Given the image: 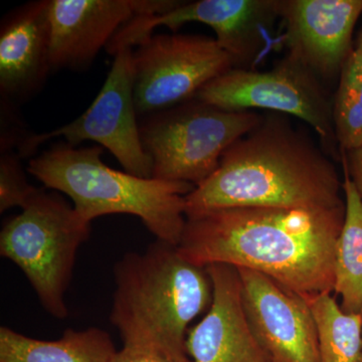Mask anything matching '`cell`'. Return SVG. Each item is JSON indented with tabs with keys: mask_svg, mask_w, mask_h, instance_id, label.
<instances>
[{
	"mask_svg": "<svg viewBox=\"0 0 362 362\" xmlns=\"http://www.w3.org/2000/svg\"><path fill=\"white\" fill-rule=\"evenodd\" d=\"M23 158L18 150L1 151L0 156V213L13 207L23 206L30 202L37 188L28 182Z\"/></svg>",
	"mask_w": 362,
	"mask_h": 362,
	"instance_id": "20",
	"label": "cell"
},
{
	"mask_svg": "<svg viewBox=\"0 0 362 362\" xmlns=\"http://www.w3.org/2000/svg\"><path fill=\"white\" fill-rule=\"evenodd\" d=\"M333 123L340 152L362 147V61L354 49L338 78L333 95Z\"/></svg>",
	"mask_w": 362,
	"mask_h": 362,
	"instance_id": "19",
	"label": "cell"
},
{
	"mask_svg": "<svg viewBox=\"0 0 362 362\" xmlns=\"http://www.w3.org/2000/svg\"><path fill=\"white\" fill-rule=\"evenodd\" d=\"M176 0H51L52 71H84L134 16H154Z\"/></svg>",
	"mask_w": 362,
	"mask_h": 362,
	"instance_id": "11",
	"label": "cell"
},
{
	"mask_svg": "<svg viewBox=\"0 0 362 362\" xmlns=\"http://www.w3.org/2000/svg\"><path fill=\"white\" fill-rule=\"evenodd\" d=\"M111 322L125 346L154 350L177 362L188 358V324L213 300L206 268L183 258L177 247L157 240L142 254L129 252L115 266Z\"/></svg>",
	"mask_w": 362,
	"mask_h": 362,
	"instance_id": "3",
	"label": "cell"
},
{
	"mask_svg": "<svg viewBox=\"0 0 362 362\" xmlns=\"http://www.w3.org/2000/svg\"><path fill=\"white\" fill-rule=\"evenodd\" d=\"M51 0H35L9 11L0 25V95L20 105L44 88L49 73Z\"/></svg>",
	"mask_w": 362,
	"mask_h": 362,
	"instance_id": "15",
	"label": "cell"
},
{
	"mask_svg": "<svg viewBox=\"0 0 362 362\" xmlns=\"http://www.w3.org/2000/svg\"><path fill=\"white\" fill-rule=\"evenodd\" d=\"M361 317H362V310L361 312ZM361 362H362V354H361Z\"/></svg>",
	"mask_w": 362,
	"mask_h": 362,
	"instance_id": "24",
	"label": "cell"
},
{
	"mask_svg": "<svg viewBox=\"0 0 362 362\" xmlns=\"http://www.w3.org/2000/svg\"><path fill=\"white\" fill-rule=\"evenodd\" d=\"M344 206L240 207L187 218L177 250L195 265L259 272L308 300L334 288Z\"/></svg>",
	"mask_w": 362,
	"mask_h": 362,
	"instance_id": "1",
	"label": "cell"
},
{
	"mask_svg": "<svg viewBox=\"0 0 362 362\" xmlns=\"http://www.w3.org/2000/svg\"><path fill=\"white\" fill-rule=\"evenodd\" d=\"M342 183L321 145L271 112L185 197V216L240 207L335 209L344 206Z\"/></svg>",
	"mask_w": 362,
	"mask_h": 362,
	"instance_id": "2",
	"label": "cell"
},
{
	"mask_svg": "<svg viewBox=\"0 0 362 362\" xmlns=\"http://www.w3.org/2000/svg\"><path fill=\"white\" fill-rule=\"evenodd\" d=\"M206 268L213 300L206 315L188 332L187 356L192 362H270L247 320L239 270L226 264Z\"/></svg>",
	"mask_w": 362,
	"mask_h": 362,
	"instance_id": "14",
	"label": "cell"
},
{
	"mask_svg": "<svg viewBox=\"0 0 362 362\" xmlns=\"http://www.w3.org/2000/svg\"><path fill=\"white\" fill-rule=\"evenodd\" d=\"M307 301L316 323L319 362H361V314L343 310L331 293Z\"/></svg>",
	"mask_w": 362,
	"mask_h": 362,
	"instance_id": "18",
	"label": "cell"
},
{
	"mask_svg": "<svg viewBox=\"0 0 362 362\" xmlns=\"http://www.w3.org/2000/svg\"><path fill=\"white\" fill-rule=\"evenodd\" d=\"M90 232V223L61 195L37 188L0 233V254L25 273L40 303L56 318L68 316L66 290L78 247Z\"/></svg>",
	"mask_w": 362,
	"mask_h": 362,
	"instance_id": "5",
	"label": "cell"
},
{
	"mask_svg": "<svg viewBox=\"0 0 362 362\" xmlns=\"http://www.w3.org/2000/svg\"><path fill=\"white\" fill-rule=\"evenodd\" d=\"M345 216L334 254V288L347 313L362 310V199L356 185L344 173Z\"/></svg>",
	"mask_w": 362,
	"mask_h": 362,
	"instance_id": "17",
	"label": "cell"
},
{
	"mask_svg": "<svg viewBox=\"0 0 362 362\" xmlns=\"http://www.w3.org/2000/svg\"><path fill=\"white\" fill-rule=\"evenodd\" d=\"M138 117L194 99L202 87L233 69L216 39L202 35H152L132 52Z\"/></svg>",
	"mask_w": 362,
	"mask_h": 362,
	"instance_id": "9",
	"label": "cell"
},
{
	"mask_svg": "<svg viewBox=\"0 0 362 362\" xmlns=\"http://www.w3.org/2000/svg\"><path fill=\"white\" fill-rule=\"evenodd\" d=\"M238 270L247 320L270 362H319L318 334L308 301L264 274Z\"/></svg>",
	"mask_w": 362,
	"mask_h": 362,
	"instance_id": "12",
	"label": "cell"
},
{
	"mask_svg": "<svg viewBox=\"0 0 362 362\" xmlns=\"http://www.w3.org/2000/svg\"><path fill=\"white\" fill-rule=\"evenodd\" d=\"M117 352L110 335L100 328L68 329L54 341L0 328V362H114Z\"/></svg>",
	"mask_w": 362,
	"mask_h": 362,
	"instance_id": "16",
	"label": "cell"
},
{
	"mask_svg": "<svg viewBox=\"0 0 362 362\" xmlns=\"http://www.w3.org/2000/svg\"><path fill=\"white\" fill-rule=\"evenodd\" d=\"M283 0H197L182 1L168 13L134 16L117 33L106 47L116 54L122 47H138L153 35L157 26L177 32L185 23H201L216 33L233 69L256 70L267 54L279 47L274 26L281 20Z\"/></svg>",
	"mask_w": 362,
	"mask_h": 362,
	"instance_id": "8",
	"label": "cell"
},
{
	"mask_svg": "<svg viewBox=\"0 0 362 362\" xmlns=\"http://www.w3.org/2000/svg\"><path fill=\"white\" fill-rule=\"evenodd\" d=\"M114 362H177L164 354L141 347L125 346L117 352Z\"/></svg>",
	"mask_w": 362,
	"mask_h": 362,
	"instance_id": "21",
	"label": "cell"
},
{
	"mask_svg": "<svg viewBox=\"0 0 362 362\" xmlns=\"http://www.w3.org/2000/svg\"><path fill=\"white\" fill-rule=\"evenodd\" d=\"M362 0H283L279 45L327 86L339 78L350 54Z\"/></svg>",
	"mask_w": 362,
	"mask_h": 362,
	"instance_id": "13",
	"label": "cell"
},
{
	"mask_svg": "<svg viewBox=\"0 0 362 362\" xmlns=\"http://www.w3.org/2000/svg\"><path fill=\"white\" fill-rule=\"evenodd\" d=\"M194 99L223 110L263 109L310 126L324 151L341 161L333 123V96L313 71L286 54L269 71L230 69L202 87Z\"/></svg>",
	"mask_w": 362,
	"mask_h": 362,
	"instance_id": "7",
	"label": "cell"
},
{
	"mask_svg": "<svg viewBox=\"0 0 362 362\" xmlns=\"http://www.w3.org/2000/svg\"><path fill=\"white\" fill-rule=\"evenodd\" d=\"M132 52V47H122L114 54L103 87L82 115L57 129L25 138L18 149L21 158H30L54 138L63 137L75 147L94 141L108 149L126 173L152 178V161L143 148L136 112Z\"/></svg>",
	"mask_w": 362,
	"mask_h": 362,
	"instance_id": "10",
	"label": "cell"
},
{
	"mask_svg": "<svg viewBox=\"0 0 362 362\" xmlns=\"http://www.w3.org/2000/svg\"><path fill=\"white\" fill-rule=\"evenodd\" d=\"M103 148L56 143L30 159L28 173L45 187L68 195L87 223L108 214L138 216L157 240L178 246L187 216L185 197L194 185L143 178L102 160Z\"/></svg>",
	"mask_w": 362,
	"mask_h": 362,
	"instance_id": "4",
	"label": "cell"
},
{
	"mask_svg": "<svg viewBox=\"0 0 362 362\" xmlns=\"http://www.w3.org/2000/svg\"><path fill=\"white\" fill-rule=\"evenodd\" d=\"M263 118L255 111L223 110L197 99L142 117L140 138L152 161V178L197 187L216 171L223 152Z\"/></svg>",
	"mask_w": 362,
	"mask_h": 362,
	"instance_id": "6",
	"label": "cell"
},
{
	"mask_svg": "<svg viewBox=\"0 0 362 362\" xmlns=\"http://www.w3.org/2000/svg\"><path fill=\"white\" fill-rule=\"evenodd\" d=\"M354 49L358 52L359 57H361L362 61V30L361 35H359L358 40H357V45L354 47Z\"/></svg>",
	"mask_w": 362,
	"mask_h": 362,
	"instance_id": "23",
	"label": "cell"
},
{
	"mask_svg": "<svg viewBox=\"0 0 362 362\" xmlns=\"http://www.w3.org/2000/svg\"><path fill=\"white\" fill-rule=\"evenodd\" d=\"M343 171L349 175L362 199V147L341 153Z\"/></svg>",
	"mask_w": 362,
	"mask_h": 362,
	"instance_id": "22",
	"label": "cell"
}]
</instances>
